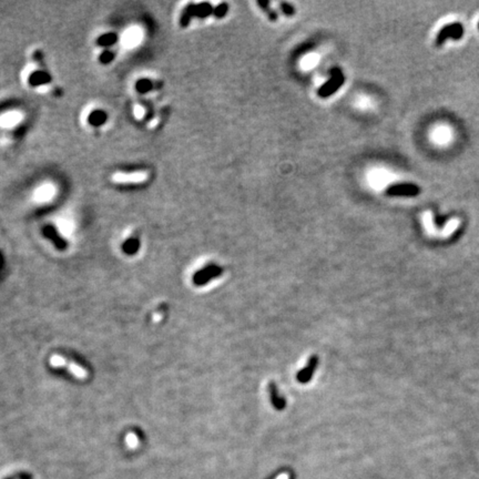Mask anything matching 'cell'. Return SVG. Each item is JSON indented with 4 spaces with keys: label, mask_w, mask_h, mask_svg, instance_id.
Segmentation results:
<instances>
[{
    "label": "cell",
    "mask_w": 479,
    "mask_h": 479,
    "mask_svg": "<svg viewBox=\"0 0 479 479\" xmlns=\"http://www.w3.org/2000/svg\"><path fill=\"white\" fill-rule=\"evenodd\" d=\"M276 479H289V475L287 474H281Z\"/></svg>",
    "instance_id": "23"
},
{
    "label": "cell",
    "mask_w": 479,
    "mask_h": 479,
    "mask_svg": "<svg viewBox=\"0 0 479 479\" xmlns=\"http://www.w3.org/2000/svg\"><path fill=\"white\" fill-rule=\"evenodd\" d=\"M259 5L263 8V10L265 12H268L269 14V19L273 20V21H275L277 19V15L275 14V12H272L271 10H269V2H263V1H259Z\"/></svg>",
    "instance_id": "19"
},
{
    "label": "cell",
    "mask_w": 479,
    "mask_h": 479,
    "mask_svg": "<svg viewBox=\"0 0 479 479\" xmlns=\"http://www.w3.org/2000/svg\"><path fill=\"white\" fill-rule=\"evenodd\" d=\"M344 81H345V78L341 69L334 68L330 70V80L326 82V84L321 87V89L319 90V95L322 98H326L332 95L333 93L336 92V91L341 88L343 86Z\"/></svg>",
    "instance_id": "1"
},
{
    "label": "cell",
    "mask_w": 479,
    "mask_h": 479,
    "mask_svg": "<svg viewBox=\"0 0 479 479\" xmlns=\"http://www.w3.org/2000/svg\"><path fill=\"white\" fill-rule=\"evenodd\" d=\"M214 14V9L211 7L210 3H200V5H191L182 15L181 25L188 26L192 17H200V18H206V17Z\"/></svg>",
    "instance_id": "2"
},
{
    "label": "cell",
    "mask_w": 479,
    "mask_h": 479,
    "mask_svg": "<svg viewBox=\"0 0 479 479\" xmlns=\"http://www.w3.org/2000/svg\"><path fill=\"white\" fill-rule=\"evenodd\" d=\"M420 190L415 184L402 183L389 186L386 193L390 197H416L419 194Z\"/></svg>",
    "instance_id": "4"
},
{
    "label": "cell",
    "mask_w": 479,
    "mask_h": 479,
    "mask_svg": "<svg viewBox=\"0 0 479 479\" xmlns=\"http://www.w3.org/2000/svg\"><path fill=\"white\" fill-rule=\"evenodd\" d=\"M463 32H464L463 27H461L459 24H452L449 26H446V27L439 32L437 37V43L439 45V43L447 40L448 38L459 39L461 36H463Z\"/></svg>",
    "instance_id": "6"
},
{
    "label": "cell",
    "mask_w": 479,
    "mask_h": 479,
    "mask_svg": "<svg viewBox=\"0 0 479 479\" xmlns=\"http://www.w3.org/2000/svg\"><path fill=\"white\" fill-rule=\"evenodd\" d=\"M117 41V36L113 33L104 34L101 38L98 39V42L101 46H111L112 43H115Z\"/></svg>",
    "instance_id": "15"
},
{
    "label": "cell",
    "mask_w": 479,
    "mask_h": 479,
    "mask_svg": "<svg viewBox=\"0 0 479 479\" xmlns=\"http://www.w3.org/2000/svg\"><path fill=\"white\" fill-rule=\"evenodd\" d=\"M452 138H454V134H452L451 128L445 124L437 125V127H435L432 130V133H430L432 141L439 147L448 146L451 142Z\"/></svg>",
    "instance_id": "3"
},
{
    "label": "cell",
    "mask_w": 479,
    "mask_h": 479,
    "mask_svg": "<svg viewBox=\"0 0 479 479\" xmlns=\"http://www.w3.org/2000/svg\"><path fill=\"white\" fill-rule=\"evenodd\" d=\"M269 395H271L272 404L274 405V407H275L276 409L281 411V409L285 407V400L283 399V397H281L280 395H278L276 385L273 384V383L269 384Z\"/></svg>",
    "instance_id": "8"
},
{
    "label": "cell",
    "mask_w": 479,
    "mask_h": 479,
    "mask_svg": "<svg viewBox=\"0 0 479 479\" xmlns=\"http://www.w3.org/2000/svg\"><path fill=\"white\" fill-rule=\"evenodd\" d=\"M147 179V172H117L112 174V181L116 183H140Z\"/></svg>",
    "instance_id": "5"
},
{
    "label": "cell",
    "mask_w": 479,
    "mask_h": 479,
    "mask_svg": "<svg viewBox=\"0 0 479 479\" xmlns=\"http://www.w3.org/2000/svg\"><path fill=\"white\" fill-rule=\"evenodd\" d=\"M67 366L69 367V369H70V372L73 374V375L77 376L78 378H86L87 377V372L82 367L78 366V365L73 364V363H69Z\"/></svg>",
    "instance_id": "14"
},
{
    "label": "cell",
    "mask_w": 479,
    "mask_h": 479,
    "mask_svg": "<svg viewBox=\"0 0 479 479\" xmlns=\"http://www.w3.org/2000/svg\"><path fill=\"white\" fill-rule=\"evenodd\" d=\"M50 364H51V366H54V367H61V366H66L67 362H66V359H63V357L61 356H59V355H54L50 359Z\"/></svg>",
    "instance_id": "16"
},
{
    "label": "cell",
    "mask_w": 479,
    "mask_h": 479,
    "mask_svg": "<svg viewBox=\"0 0 479 479\" xmlns=\"http://www.w3.org/2000/svg\"><path fill=\"white\" fill-rule=\"evenodd\" d=\"M140 38H141L140 30L137 28H133L128 30V32L125 33V36L123 38V41H125V43H127L128 46H134L136 43L139 42Z\"/></svg>",
    "instance_id": "9"
},
{
    "label": "cell",
    "mask_w": 479,
    "mask_h": 479,
    "mask_svg": "<svg viewBox=\"0 0 479 479\" xmlns=\"http://www.w3.org/2000/svg\"><path fill=\"white\" fill-rule=\"evenodd\" d=\"M106 119H107V117H106V115H104L103 112L95 111V112L92 113V115L90 116L89 121L93 125H100V124H102L104 122V121H106Z\"/></svg>",
    "instance_id": "13"
},
{
    "label": "cell",
    "mask_w": 479,
    "mask_h": 479,
    "mask_svg": "<svg viewBox=\"0 0 479 479\" xmlns=\"http://www.w3.org/2000/svg\"><path fill=\"white\" fill-rule=\"evenodd\" d=\"M134 112H136L137 117H139V118H141L143 116V109L142 108L137 107L136 109H134Z\"/></svg>",
    "instance_id": "22"
},
{
    "label": "cell",
    "mask_w": 479,
    "mask_h": 479,
    "mask_svg": "<svg viewBox=\"0 0 479 479\" xmlns=\"http://www.w3.org/2000/svg\"><path fill=\"white\" fill-rule=\"evenodd\" d=\"M137 88L139 91H140V92H147V91H149L152 88V84L149 80H146V79L141 80V81L138 82Z\"/></svg>",
    "instance_id": "18"
},
{
    "label": "cell",
    "mask_w": 479,
    "mask_h": 479,
    "mask_svg": "<svg viewBox=\"0 0 479 479\" xmlns=\"http://www.w3.org/2000/svg\"><path fill=\"white\" fill-rule=\"evenodd\" d=\"M52 194H54V189H52L51 186H42V188L38 190L37 199L41 200V201H43V200L46 201V200L50 199L52 197Z\"/></svg>",
    "instance_id": "12"
},
{
    "label": "cell",
    "mask_w": 479,
    "mask_h": 479,
    "mask_svg": "<svg viewBox=\"0 0 479 479\" xmlns=\"http://www.w3.org/2000/svg\"><path fill=\"white\" fill-rule=\"evenodd\" d=\"M48 81H49V76H48L46 72H40V71L34 72L29 79V82L32 86H40L43 84H47Z\"/></svg>",
    "instance_id": "10"
},
{
    "label": "cell",
    "mask_w": 479,
    "mask_h": 479,
    "mask_svg": "<svg viewBox=\"0 0 479 479\" xmlns=\"http://www.w3.org/2000/svg\"><path fill=\"white\" fill-rule=\"evenodd\" d=\"M20 115L18 113H7V115L2 116L1 119H0V123L3 127H9V125H14L15 123L18 122L20 120Z\"/></svg>",
    "instance_id": "11"
},
{
    "label": "cell",
    "mask_w": 479,
    "mask_h": 479,
    "mask_svg": "<svg viewBox=\"0 0 479 479\" xmlns=\"http://www.w3.org/2000/svg\"><path fill=\"white\" fill-rule=\"evenodd\" d=\"M100 59H101V61L103 63H107L109 61H111V60L113 59V55L111 54V52H103V55L100 57Z\"/></svg>",
    "instance_id": "21"
},
{
    "label": "cell",
    "mask_w": 479,
    "mask_h": 479,
    "mask_svg": "<svg viewBox=\"0 0 479 479\" xmlns=\"http://www.w3.org/2000/svg\"><path fill=\"white\" fill-rule=\"evenodd\" d=\"M281 8H282V10L284 14H286L287 16H292V15H294L295 14V10H294V7H292L290 6L289 3H281Z\"/></svg>",
    "instance_id": "20"
},
{
    "label": "cell",
    "mask_w": 479,
    "mask_h": 479,
    "mask_svg": "<svg viewBox=\"0 0 479 479\" xmlns=\"http://www.w3.org/2000/svg\"><path fill=\"white\" fill-rule=\"evenodd\" d=\"M228 10H229V6L226 5V3H222V5L215 8L214 14L213 15L217 17V18H223V17L226 15V12H228Z\"/></svg>",
    "instance_id": "17"
},
{
    "label": "cell",
    "mask_w": 479,
    "mask_h": 479,
    "mask_svg": "<svg viewBox=\"0 0 479 479\" xmlns=\"http://www.w3.org/2000/svg\"><path fill=\"white\" fill-rule=\"evenodd\" d=\"M316 366H317V357L312 356L311 359H308L306 366L302 368L301 371H299L298 375H296L298 381L299 383H302V384H305V383H307L312 378L313 374H314Z\"/></svg>",
    "instance_id": "7"
}]
</instances>
